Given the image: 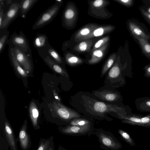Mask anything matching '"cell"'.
Wrapping results in <instances>:
<instances>
[{
  "label": "cell",
  "instance_id": "f546056e",
  "mask_svg": "<svg viewBox=\"0 0 150 150\" xmlns=\"http://www.w3.org/2000/svg\"><path fill=\"white\" fill-rule=\"evenodd\" d=\"M0 54L4 49L5 45L8 41L9 32L7 30L0 32Z\"/></svg>",
  "mask_w": 150,
  "mask_h": 150
},
{
  "label": "cell",
  "instance_id": "2e32d148",
  "mask_svg": "<svg viewBox=\"0 0 150 150\" xmlns=\"http://www.w3.org/2000/svg\"><path fill=\"white\" fill-rule=\"evenodd\" d=\"M108 45V42L93 52L91 58L88 61L89 64H94L99 62L104 57Z\"/></svg>",
  "mask_w": 150,
  "mask_h": 150
},
{
  "label": "cell",
  "instance_id": "5b68a950",
  "mask_svg": "<svg viewBox=\"0 0 150 150\" xmlns=\"http://www.w3.org/2000/svg\"><path fill=\"white\" fill-rule=\"evenodd\" d=\"M127 26L133 39L141 38L150 41V33L145 25L137 21L130 19L127 23Z\"/></svg>",
  "mask_w": 150,
  "mask_h": 150
},
{
  "label": "cell",
  "instance_id": "6da1fadb",
  "mask_svg": "<svg viewBox=\"0 0 150 150\" xmlns=\"http://www.w3.org/2000/svg\"><path fill=\"white\" fill-rule=\"evenodd\" d=\"M86 104L90 108L96 113L99 114H105L110 112L116 113L118 117L122 115L120 119L132 113V110L128 106L125 107L119 106L116 105H110L92 99L87 100Z\"/></svg>",
  "mask_w": 150,
  "mask_h": 150
},
{
  "label": "cell",
  "instance_id": "e0dca14e",
  "mask_svg": "<svg viewBox=\"0 0 150 150\" xmlns=\"http://www.w3.org/2000/svg\"><path fill=\"white\" fill-rule=\"evenodd\" d=\"M136 108L142 112H150V97H142L137 98L135 101Z\"/></svg>",
  "mask_w": 150,
  "mask_h": 150
},
{
  "label": "cell",
  "instance_id": "ba28073f",
  "mask_svg": "<svg viewBox=\"0 0 150 150\" xmlns=\"http://www.w3.org/2000/svg\"><path fill=\"white\" fill-rule=\"evenodd\" d=\"M54 110L59 117L68 124L72 119L81 117L77 112L64 106L58 101H54L53 103Z\"/></svg>",
  "mask_w": 150,
  "mask_h": 150
},
{
  "label": "cell",
  "instance_id": "f35d334b",
  "mask_svg": "<svg viewBox=\"0 0 150 150\" xmlns=\"http://www.w3.org/2000/svg\"><path fill=\"white\" fill-rule=\"evenodd\" d=\"M4 14L3 8L0 6V28L2 26L4 19Z\"/></svg>",
  "mask_w": 150,
  "mask_h": 150
},
{
  "label": "cell",
  "instance_id": "d6a6232c",
  "mask_svg": "<svg viewBox=\"0 0 150 150\" xmlns=\"http://www.w3.org/2000/svg\"><path fill=\"white\" fill-rule=\"evenodd\" d=\"M109 40V37L108 36L105 37L98 41L94 45L92 50V51L101 47L107 43Z\"/></svg>",
  "mask_w": 150,
  "mask_h": 150
},
{
  "label": "cell",
  "instance_id": "5bb4252c",
  "mask_svg": "<svg viewBox=\"0 0 150 150\" xmlns=\"http://www.w3.org/2000/svg\"><path fill=\"white\" fill-rule=\"evenodd\" d=\"M115 28L114 26L110 25L99 26L95 29L90 34L82 38L80 41L103 35L111 32Z\"/></svg>",
  "mask_w": 150,
  "mask_h": 150
},
{
  "label": "cell",
  "instance_id": "9a60e30c",
  "mask_svg": "<svg viewBox=\"0 0 150 150\" xmlns=\"http://www.w3.org/2000/svg\"><path fill=\"white\" fill-rule=\"evenodd\" d=\"M8 55L11 63L16 72L23 77H27L28 73L22 68L17 61L14 54L13 48L10 45H9Z\"/></svg>",
  "mask_w": 150,
  "mask_h": 150
},
{
  "label": "cell",
  "instance_id": "d4e9b609",
  "mask_svg": "<svg viewBox=\"0 0 150 150\" xmlns=\"http://www.w3.org/2000/svg\"><path fill=\"white\" fill-rule=\"evenodd\" d=\"M4 131L8 141L13 150H17L13 132L8 122L5 123Z\"/></svg>",
  "mask_w": 150,
  "mask_h": 150
},
{
  "label": "cell",
  "instance_id": "30bf717a",
  "mask_svg": "<svg viewBox=\"0 0 150 150\" xmlns=\"http://www.w3.org/2000/svg\"><path fill=\"white\" fill-rule=\"evenodd\" d=\"M10 45L13 48L15 57L19 64L28 74L32 69L31 55L27 54L16 47Z\"/></svg>",
  "mask_w": 150,
  "mask_h": 150
},
{
  "label": "cell",
  "instance_id": "4dcf8cb0",
  "mask_svg": "<svg viewBox=\"0 0 150 150\" xmlns=\"http://www.w3.org/2000/svg\"><path fill=\"white\" fill-rule=\"evenodd\" d=\"M118 132L122 139L130 146H134L136 144L134 139L130 135L125 131L119 129L118 130Z\"/></svg>",
  "mask_w": 150,
  "mask_h": 150
},
{
  "label": "cell",
  "instance_id": "ac0fdd59",
  "mask_svg": "<svg viewBox=\"0 0 150 150\" xmlns=\"http://www.w3.org/2000/svg\"><path fill=\"white\" fill-rule=\"evenodd\" d=\"M99 26L92 24L86 25L76 33L74 36L75 40L79 41L82 38L90 34L95 29Z\"/></svg>",
  "mask_w": 150,
  "mask_h": 150
},
{
  "label": "cell",
  "instance_id": "7c38bea8",
  "mask_svg": "<svg viewBox=\"0 0 150 150\" xmlns=\"http://www.w3.org/2000/svg\"><path fill=\"white\" fill-rule=\"evenodd\" d=\"M76 11L72 4H68L64 11L62 19V24L66 28L71 26L73 21L76 19Z\"/></svg>",
  "mask_w": 150,
  "mask_h": 150
},
{
  "label": "cell",
  "instance_id": "ffe728a7",
  "mask_svg": "<svg viewBox=\"0 0 150 150\" xmlns=\"http://www.w3.org/2000/svg\"><path fill=\"white\" fill-rule=\"evenodd\" d=\"M44 61L54 71L63 76L68 77V75L66 71L48 56L42 58Z\"/></svg>",
  "mask_w": 150,
  "mask_h": 150
},
{
  "label": "cell",
  "instance_id": "9c48e42d",
  "mask_svg": "<svg viewBox=\"0 0 150 150\" xmlns=\"http://www.w3.org/2000/svg\"><path fill=\"white\" fill-rule=\"evenodd\" d=\"M20 4L13 3L10 5L7 11L4 14V18L2 26L0 28L1 31L7 30L10 24L20 14Z\"/></svg>",
  "mask_w": 150,
  "mask_h": 150
},
{
  "label": "cell",
  "instance_id": "603a6c76",
  "mask_svg": "<svg viewBox=\"0 0 150 150\" xmlns=\"http://www.w3.org/2000/svg\"><path fill=\"white\" fill-rule=\"evenodd\" d=\"M48 42L47 36L46 35L38 33L33 39V45L38 50L45 47Z\"/></svg>",
  "mask_w": 150,
  "mask_h": 150
},
{
  "label": "cell",
  "instance_id": "277c9868",
  "mask_svg": "<svg viewBox=\"0 0 150 150\" xmlns=\"http://www.w3.org/2000/svg\"><path fill=\"white\" fill-rule=\"evenodd\" d=\"M56 2L42 13L32 27L33 30L41 28L50 23L57 14L62 2Z\"/></svg>",
  "mask_w": 150,
  "mask_h": 150
},
{
  "label": "cell",
  "instance_id": "83f0119b",
  "mask_svg": "<svg viewBox=\"0 0 150 150\" xmlns=\"http://www.w3.org/2000/svg\"><path fill=\"white\" fill-rule=\"evenodd\" d=\"M92 40L83 41L80 42L74 47V50L79 52H86L89 51L93 44Z\"/></svg>",
  "mask_w": 150,
  "mask_h": 150
},
{
  "label": "cell",
  "instance_id": "1f68e13d",
  "mask_svg": "<svg viewBox=\"0 0 150 150\" xmlns=\"http://www.w3.org/2000/svg\"><path fill=\"white\" fill-rule=\"evenodd\" d=\"M116 57V54L114 53L111 55L108 59L102 69L101 71V76L105 74L111 67L114 63Z\"/></svg>",
  "mask_w": 150,
  "mask_h": 150
},
{
  "label": "cell",
  "instance_id": "52a82bcc",
  "mask_svg": "<svg viewBox=\"0 0 150 150\" xmlns=\"http://www.w3.org/2000/svg\"><path fill=\"white\" fill-rule=\"evenodd\" d=\"M93 123L83 126H76L68 125L62 127L61 132L64 134L73 136L88 135L90 136L94 130Z\"/></svg>",
  "mask_w": 150,
  "mask_h": 150
},
{
  "label": "cell",
  "instance_id": "8992f818",
  "mask_svg": "<svg viewBox=\"0 0 150 150\" xmlns=\"http://www.w3.org/2000/svg\"><path fill=\"white\" fill-rule=\"evenodd\" d=\"M8 43L9 45L17 47L27 54L31 55V50L28 41L22 31H20L19 34L16 33L12 34Z\"/></svg>",
  "mask_w": 150,
  "mask_h": 150
},
{
  "label": "cell",
  "instance_id": "f6af8a7d",
  "mask_svg": "<svg viewBox=\"0 0 150 150\" xmlns=\"http://www.w3.org/2000/svg\"><path fill=\"white\" fill-rule=\"evenodd\" d=\"M48 150H53L52 149L51 147H50Z\"/></svg>",
  "mask_w": 150,
  "mask_h": 150
},
{
  "label": "cell",
  "instance_id": "836d02e7",
  "mask_svg": "<svg viewBox=\"0 0 150 150\" xmlns=\"http://www.w3.org/2000/svg\"><path fill=\"white\" fill-rule=\"evenodd\" d=\"M141 127L150 128V114L143 115L142 117Z\"/></svg>",
  "mask_w": 150,
  "mask_h": 150
},
{
  "label": "cell",
  "instance_id": "44dd1931",
  "mask_svg": "<svg viewBox=\"0 0 150 150\" xmlns=\"http://www.w3.org/2000/svg\"><path fill=\"white\" fill-rule=\"evenodd\" d=\"M38 0H22L20 3V15L22 18L26 17L27 13Z\"/></svg>",
  "mask_w": 150,
  "mask_h": 150
},
{
  "label": "cell",
  "instance_id": "4316f807",
  "mask_svg": "<svg viewBox=\"0 0 150 150\" xmlns=\"http://www.w3.org/2000/svg\"><path fill=\"white\" fill-rule=\"evenodd\" d=\"M64 56L66 62L70 65H76L83 62L82 59L70 53L66 52L64 54Z\"/></svg>",
  "mask_w": 150,
  "mask_h": 150
},
{
  "label": "cell",
  "instance_id": "8fae6325",
  "mask_svg": "<svg viewBox=\"0 0 150 150\" xmlns=\"http://www.w3.org/2000/svg\"><path fill=\"white\" fill-rule=\"evenodd\" d=\"M37 50L41 58L48 56L59 64H63V61L61 56L51 45L49 42L45 47Z\"/></svg>",
  "mask_w": 150,
  "mask_h": 150
},
{
  "label": "cell",
  "instance_id": "7bdbcfd3",
  "mask_svg": "<svg viewBox=\"0 0 150 150\" xmlns=\"http://www.w3.org/2000/svg\"><path fill=\"white\" fill-rule=\"evenodd\" d=\"M54 96L55 98L56 99H57V100H58L59 101L60 100V99L59 98V97H58V96H57V95L56 93H55L54 92Z\"/></svg>",
  "mask_w": 150,
  "mask_h": 150
},
{
  "label": "cell",
  "instance_id": "cb8c5ba5",
  "mask_svg": "<svg viewBox=\"0 0 150 150\" xmlns=\"http://www.w3.org/2000/svg\"><path fill=\"white\" fill-rule=\"evenodd\" d=\"M134 40L139 46L143 54L150 60V42L141 38H136Z\"/></svg>",
  "mask_w": 150,
  "mask_h": 150
},
{
  "label": "cell",
  "instance_id": "3957f363",
  "mask_svg": "<svg viewBox=\"0 0 150 150\" xmlns=\"http://www.w3.org/2000/svg\"><path fill=\"white\" fill-rule=\"evenodd\" d=\"M93 134L98 138L100 148L105 150H119L122 148L121 143L110 132L99 128L94 129Z\"/></svg>",
  "mask_w": 150,
  "mask_h": 150
},
{
  "label": "cell",
  "instance_id": "8d00e7d4",
  "mask_svg": "<svg viewBox=\"0 0 150 150\" xmlns=\"http://www.w3.org/2000/svg\"><path fill=\"white\" fill-rule=\"evenodd\" d=\"M49 142L46 141H42L40 144L37 150H48L49 148Z\"/></svg>",
  "mask_w": 150,
  "mask_h": 150
},
{
  "label": "cell",
  "instance_id": "4fadbf2b",
  "mask_svg": "<svg viewBox=\"0 0 150 150\" xmlns=\"http://www.w3.org/2000/svg\"><path fill=\"white\" fill-rule=\"evenodd\" d=\"M96 95L100 99L110 102L122 100V96L119 92L103 90L96 92Z\"/></svg>",
  "mask_w": 150,
  "mask_h": 150
},
{
  "label": "cell",
  "instance_id": "7a4b0ae2",
  "mask_svg": "<svg viewBox=\"0 0 150 150\" xmlns=\"http://www.w3.org/2000/svg\"><path fill=\"white\" fill-rule=\"evenodd\" d=\"M132 60L131 55L127 59L125 63L122 64L119 59L115 64L110 70L108 76L110 79L117 80L119 86H122L126 84V76L131 79L133 77Z\"/></svg>",
  "mask_w": 150,
  "mask_h": 150
},
{
  "label": "cell",
  "instance_id": "74e56055",
  "mask_svg": "<svg viewBox=\"0 0 150 150\" xmlns=\"http://www.w3.org/2000/svg\"><path fill=\"white\" fill-rule=\"evenodd\" d=\"M144 73L143 76L150 79V63L145 65L143 68Z\"/></svg>",
  "mask_w": 150,
  "mask_h": 150
},
{
  "label": "cell",
  "instance_id": "b9f144b4",
  "mask_svg": "<svg viewBox=\"0 0 150 150\" xmlns=\"http://www.w3.org/2000/svg\"><path fill=\"white\" fill-rule=\"evenodd\" d=\"M142 2L146 5L150 6V0H142Z\"/></svg>",
  "mask_w": 150,
  "mask_h": 150
},
{
  "label": "cell",
  "instance_id": "7402d4cb",
  "mask_svg": "<svg viewBox=\"0 0 150 150\" xmlns=\"http://www.w3.org/2000/svg\"><path fill=\"white\" fill-rule=\"evenodd\" d=\"M143 116L141 115L132 113L131 115L122 117L120 120L123 123L132 126H141V118Z\"/></svg>",
  "mask_w": 150,
  "mask_h": 150
},
{
  "label": "cell",
  "instance_id": "484cf974",
  "mask_svg": "<svg viewBox=\"0 0 150 150\" xmlns=\"http://www.w3.org/2000/svg\"><path fill=\"white\" fill-rule=\"evenodd\" d=\"M29 111L32 124L35 128L37 127L39 111L36 104L33 101L31 102L30 104Z\"/></svg>",
  "mask_w": 150,
  "mask_h": 150
},
{
  "label": "cell",
  "instance_id": "ee69618b",
  "mask_svg": "<svg viewBox=\"0 0 150 150\" xmlns=\"http://www.w3.org/2000/svg\"><path fill=\"white\" fill-rule=\"evenodd\" d=\"M59 150H67L66 149H64V148H63L62 147H61V148H60V149Z\"/></svg>",
  "mask_w": 150,
  "mask_h": 150
},
{
  "label": "cell",
  "instance_id": "d590c367",
  "mask_svg": "<svg viewBox=\"0 0 150 150\" xmlns=\"http://www.w3.org/2000/svg\"><path fill=\"white\" fill-rule=\"evenodd\" d=\"M139 9L145 20L150 25V14L148 13L142 7L139 8Z\"/></svg>",
  "mask_w": 150,
  "mask_h": 150
},
{
  "label": "cell",
  "instance_id": "e575fe53",
  "mask_svg": "<svg viewBox=\"0 0 150 150\" xmlns=\"http://www.w3.org/2000/svg\"><path fill=\"white\" fill-rule=\"evenodd\" d=\"M115 1L127 7H131L134 4V0H116Z\"/></svg>",
  "mask_w": 150,
  "mask_h": 150
},
{
  "label": "cell",
  "instance_id": "ab89813d",
  "mask_svg": "<svg viewBox=\"0 0 150 150\" xmlns=\"http://www.w3.org/2000/svg\"><path fill=\"white\" fill-rule=\"evenodd\" d=\"M104 2V1L103 0H96L93 1V5L95 7H100L103 5Z\"/></svg>",
  "mask_w": 150,
  "mask_h": 150
},
{
  "label": "cell",
  "instance_id": "f1b7e54d",
  "mask_svg": "<svg viewBox=\"0 0 150 150\" xmlns=\"http://www.w3.org/2000/svg\"><path fill=\"white\" fill-rule=\"evenodd\" d=\"M91 120L85 118L77 117L71 120L69 123V125L76 126H83L92 123Z\"/></svg>",
  "mask_w": 150,
  "mask_h": 150
},
{
  "label": "cell",
  "instance_id": "60d3db41",
  "mask_svg": "<svg viewBox=\"0 0 150 150\" xmlns=\"http://www.w3.org/2000/svg\"><path fill=\"white\" fill-rule=\"evenodd\" d=\"M142 7L148 13L150 14V6L147 5V6Z\"/></svg>",
  "mask_w": 150,
  "mask_h": 150
},
{
  "label": "cell",
  "instance_id": "d6986e66",
  "mask_svg": "<svg viewBox=\"0 0 150 150\" xmlns=\"http://www.w3.org/2000/svg\"><path fill=\"white\" fill-rule=\"evenodd\" d=\"M27 123L25 120L22 126L19 133V139L22 148L26 150L28 147L29 143V139L27 132Z\"/></svg>",
  "mask_w": 150,
  "mask_h": 150
}]
</instances>
